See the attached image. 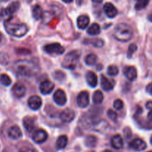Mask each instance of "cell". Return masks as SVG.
<instances>
[{
  "mask_svg": "<svg viewBox=\"0 0 152 152\" xmlns=\"http://www.w3.org/2000/svg\"><path fill=\"white\" fill-rule=\"evenodd\" d=\"M53 100L58 105L62 106L67 102L66 94L62 89H58L53 94Z\"/></svg>",
  "mask_w": 152,
  "mask_h": 152,
  "instance_id": "ba28073f",
  "label": "cell"
},
{
  "mask_svg": "<svg viewBox=\"0 0 152 152\" xmlns=\"http://www.w3.org/2000/svg\"><path fill=\"white\" fill-rule=\"evenodd\" d=\"M146 108L148 109L151 110L152 109V101H148V102L146 103Z\"/></svg>",
  "mask_w": 152,
  "mask_h": 152,
  "instance_id": "74e56055",
  "label": "cell"
},
{
  "mask_svg": "<svg viewBox=\"0 0 152 152\" xmlns=\"http://www.w3.org/2000/svg\"><path fill=\"white\" fill-rule=\"evenodd\" d=\"M111 145L115 149H121L123 147L124 142H123V137L120 134H116L111 138Z\"/></svg>",
  "mask_w": 152,
  "mask_h": 152,
  "instance_id": "ffe728a7",
  "label": "cell"
},
{
  "mask_svg": "<svg viewBox=\"0 0 152 152\" xmlns=\"http://www.w3.org/2000/svg\"><path fill=\"white\" fill-rule=\"evenodd\" d=\"M149 3V0H137L135 4V9L137 10H141L145 8Z\"/></svg>",
  "mask_w": 152,
  "mask_h": 152,
  "instance_id": "f546056e",
  "label": "cell"
},
{
  "mask_svg": "<svg viewBox=\"0 0 152 152\" xmlns=\"http://www.w3.org/2000/svg\"><path fill=\"white\" fill-rule=\"evenodd\" d=\"M107 73L111 77H115L119 74V69L116 65H110L107 70Z\"/></svg>",
  "mask_w": 152,
  "mask_h": 152,
  "instance_id": "4dcf8cb0",
  "label": "cell"
},
{
  "mask_svg": "<svg viewBox=\"0 0 152 152\" xmlns=\"http://www.w3.org/2000/svg\"><path fill=\"white\" fill-rule=\"evenodd\" d=\"M42 99L37 95H34L31 96V97L28 99V104L29 105L30 108L34 111H37V110L39 109L42 106Z\"/></svg>",
  "mask_w": 152,
  "mask_h": 152,
  "instance_id": "30bf717a",
  "label": "cell"
},
{
  "mask_svg": "<svg viewBox=\"0 0 152 152\" xmlns=\"http://www.w3.org/2000/svg\"><path fill=\"white\" fill-rule=\"evenodd\" d=\"M75 117V113L73 110L66 108L60 113L59 118L64 123H71Z\"/></svg>",
  "mask_w": 152,
  "mask_h": 152,
  "instance_id": "8fae6325",
  "label": "cell"
},
{
  "mask_svg": "<svg viewBox=\"0 0 152 152\" xmlns=\"http://www.w3.org/2000/svg\"><path fill=\"white\" fill-rule=\"evenodd\" d=\"M107 116H108V118H109L110 120L113 122L117 121V117H118L117 112L114 111H113V110H111V109L108 110V112H107Z\"/></svg>",
  "mask_w": 152,
  "mask_h": 152,
  "instance_id": "d6a6232c",
  "label": "cell"
},
{
  "mask_svg": "<svg viewBox=\"0 0 152 152\" xmlns=\"http://www.w3.org/2000/svg\"><path fill=\"white\" fill-rule=\"evenodd\" d=\"M96 142H97V139L96 137L93 136V135L88 136L85 140V143L88 147H94L96 145Z\"/></svg>",
  "mask_w": 152,
  "mask_h": 152,
  "instance_id": "83f0119b",
  "label": "cell"
},
{
  "mask_svg": "<svg viewBox=\"0 0 152 152\" xmlns=\"http://www.w3.org/2000/svg\"><path fill=\"white\" fill-rule=\"evenodd\" d=\"M148 20L150 21V22H152V13H151V14H150L149 16H148Z\"/></svg>",
  "mask_w": 152,
  "mask_h": 152,
  "instance_id": "b9f144b4",
  "label": "cell"
},
{
  "mask_svg": "<svg viewBox=\"0 0 152 152\" xmlns=\"http://www.w3.org/2000/svg\"><path fill=\"white\" fill-rule=\"evenodd\" d=\"M133 35L132 28L126 23H120L116 26L114 31V37L117 40L120 42L129 41Z\"/></svg>",
  "mask_w": 152,
  "mask_h": 152,
  "instance_id": "3957f363",
  "label": "cell"
},
{
  "mask_svg": "<svg viewBox=\"0 0 152 152\" xmlns=\"http://www.w3.org/2000/svg\"><path fill=\"white\" fill-rule=\"evenodd\" d=\"M23 126L27 132H31L35 129V120L31 117H25L23 119Z\"/></svg>",
  "mask_w": 152,
  "mask_h": 152,
  "instance_id": "ac0fdd59",
  "label": "cell"
},
{
  "mask_svg": "<svg viewBox=\"0 0 152 152\" xmlns=\"http://www.w3.org/2000/svg\"><path fill=\"white\" fill-rule=\"evenodd\" d=\"M101 86L104 91H109L114 88V81L108 80L105 76L102 75L101 76Z\"/></svg>",
  "mask_w": 152,
  "mask_h": 152,
  "instance_id": "e0dca14e",
  "label": "cell"
},
{
  "mask_svg": "<svg viewBox=\"0 0 152 152\" xmlns=\"http://www.w3.org/2000/svg\"><path fill=\"white\" fill-rule=\"evenodd\" d=\"M12 91L16 97L21 98L25 96L26 94V88L22 83H17L13 86Z\"/></svg>",
  "mask_w": 152,
  "mask_h": 152,
  "instance_id": "4fadbf2b",
  "label": "cell"
},
{
  "mask_svg": "<svg viewBox=\"0 0 152 152\" xmlns=\"http://www.w3.org/2000/svg\"><path fill=\"white\" fill-rule=\"evenodd\" d=\"M32 14L34 19H37V20H39V19H42V18L43 17L44 12H43L42 7H40L38 4H36V5L34 6V7H33Z\"/></svg>",
  "mask_w": 152,
  "mask_h": 152,
  "instance_id": "603a6c76",
  "label": "cell"
},
{
  "mask_svg": "<svg viewBox=\"0 0 152 152\" xmlns=\"http://www.w3.org/2000/svg\"><path fill=\"white\" fill-rule=\"evenodd\" d=\"M104 96L101 91H96L93 94V102L94 104L99 105L103 101Z\"/></svg>",
  "mask_w": 152,
  "mask_h": 152,
  "instance_id": "484cf974",
  "label": "cell"
},
{
  "mask_svg": "<svg viewBox=\"0 0 152 152\" xmlns=\"http://www.w3.org/2000/svg\"><path fill=\"white\" fill-rule=\"evenodd\" d=\"M91 1L94 3H101L102 1V0H91Z\"/></svg>",
  "mask_w": 152,
  "mask_h": 152,
  "instance_id": "ab89813d",
  "label": "cell"
},
{
  "mask_svg": "<svg viewBox=\"0 0 152 152\" xmlns=\"http://www.w3.org/2000/svg\"><path fill=\"white\" fill-rule=\"evenodd\" d=\"M129 146H130L132 149L135 150V151H141L145 150V148H146L147 145L146 143H145L142 140L140 139V138H137V139L133 140L129 143Z\"/></svg>",
  "mask_w": 152,
  "mask_h": 152,
  "instance_id": "7c38bea8",
  "label": "cell"
},
{
  "mask_svg": "<svg viewBox=\"0 0 152 152\" xmlns=\"http://www.w3.org/2000/svg\"><path fill=\"white\" fill-rule=\"evenodd\" d=\"M68 137L66 135H61L58 137L57 140H56V148L57 149L61 150L63 149L66 147L67 144H68Z\"/></svg>",
  "mask_w": 152,
  "mask_h": 152,
  "instance_id": "7402d4cb",
  "label": "cell"
},
{
  "mask_svg": "<svg viewBox=\"0 0 152 152\" xmlns=\"http://www.w3.org/2000/svg\"><path fill=\"white\" fill-rule=\"evenodd\" d=\"M80 57V53L79 50H73L65 55L62 62V67L68 69H74L77 67V62Z\"/></svg>",
  "mask_w": 152,
  "mask_h": 152,
  "instance_id": "277c9868",
  "label": "cell"
},
{
  "mask_svg": "<svg viewBox=\"0 0 152 152\" xmlns=\"http://www.w3.org/2000/svg\"><path fill=\"white\" fill-rule=\"evenodd\" d=\"M86 80H87L88 84L91 87L94 88L97 86V76H96V74L94 73L93 71H88V72L86 74Z\"/></svg>",
  "mask_w": 152,
  "mask_h": 152,
  "instance_id": "44dd1931",
  "label": "cell"
},
{
  "mask_svg": "<svg viewBox=\"0 0 152 152\" xmlns=\"http://www.w3.org/2000/svg\"><path fill=\"white\" fill-rule=\"evenodd\" d=\"M9 63V56L6 53L0 52V65H6Z\"/></svg>",
  "mask_w": 152,
  "mask_h": 152,
  "instance_id": "1f68e13d",
  "label": "cell"
},
{
  "mask_svg": "<svg viewBox=\"0 0 152 152\" xmlns=\"http://www.w3.org/2000/svg\"><path fill=\"white\" fill-rule=\"evenodd\" d=\"M103 152H113V151H110V150H105V151H104Z\"/></svg>",
  "mask_w": 152,
  "mask_h": 152,
  "instance_id": "ee69618b",
  "label": "cell"
},
{
  "mask_svg": "<svg viewBox=\"0 0 152 152\" xmlns=\"http://www.w3.org/2000/svg\"><path fill=\"white\" fill-rule=\"evenodd\" d=\"M97 61V56L96 54L94 53H90L88 56H86V59H85V62H86V65H89V66H93L96 63Z\"/></svg>",
  "mask_w": 152,
  "mask_h": 152,
  "instance_id": "4316f807",
  "label": "cell"
},
{
  "mask_svg": "<svg viewBox=\"0 0 152 152\" xmlns=\"http://www.w3.org/2000/svg\"><path fill=\"white\" fill-rule=\"evenodd\" d=\"M19 152H37L35 149H34L33 148L31 147H22L20 149Z\"/></svg>",
  "mask_w": 152,
  "mask_h": 152,
  "instance_id": "d590c367",
  "label": "cell"
},
{
  "mask_svg": "<svg viewBox=\"0 0 152 152\" xmlns=\"http://www.w3.org/2000/svg\"><path fill=\"white\" fill-rule=\"evenodd\" d=\"M0 83L4 86H9L11 84V79L7 74H2L0 75Z\"/></svg>",
  "mask_w": 152,
  "mask_h": 152,
  "instance_id": "f1b7e54d",
  "label": "cell"
},
{
  "mask_svg": "<svg viewBox=\"0 0 152 152\" xmlns=\"http://www.w3.org/2000/svg\"><path fill=\"white\" fill-rule=\"evenodd\" d=\"M148 118L150 120H152V109H151V111H150V112L148 113Z\"/></svg>",
  "mask_w": 152,
  "mask_h": 152,
  "instance_id": "f35d334b",
  "label": "cell"
},
{
  "mask_svg": "<svg viewBox=\"0 0 152 152\" xmlns=\"http://www.w3.org/2000/svg\"><path fill=\"white\" fill-rule=\"evenodd\" d=\"M103 8L105 14H106V16H108V18H114L117 16V13H118L117 9L116 8V7L112 4V3H105Z\"/></svg>",
  "mask_w": 152,
  "mask_h": 152,
  "instance_id": "5bb4252c",
  "label": "cell"
},
{
  "mask_svg": "<svg viewBox=\"0 0 152 152\" xmlns=\"http://www.w3.org/2000/svg\"><path fill=\"white\" fill-rule=\"evenodd\" d=\"M77 105L80 108H85L89 105V94L87 91H82L77 96Z\"/></svg>",
  "mask_w": 152,
  "mask_h": 152,
  "instance_id": "52a82bcc",
  "label": "cell"
},
{
  "mask_svg": "<svg viewBox=\"0 0 152 152\" xmlns=\"http://www.w3.org/2000/svg\"><path fill=\"white\" fill-rule=\"evenodd\" d=\"M32 139L36 143L41 144L45 142L48 139V134L43 129H38L34 132L32 136Z\"/></svg>",
  "mask_w": 152,
  "mask_h": 152,
  "instance_id": "8992f818",
  "label": "cell"
},
{
  "mask_svg": "<svg viewBox=\"0 0 152 152\" xmlns=\"http://www.w3.org/2000/svg\"><path fill=\"white\" fill-rule=\"evenodd\" d=\"M44 50L49 54L60 55L65 52V48L59 43H50L46 45L44 47Z\"/></svg>",
  "mask_w": 152,
  "mask_h": 152,
  "instance_id": "5b68a950",
  "label": "cell"
},
{
  "mask_svg": "<svg viewBox=\"0 0 152 152\" xmlns=\"http://www.w3.org/2000/svg\"><path fill=\"white\" fill-rule=\"evenodd\" d=\"M86 40L85 43L91 45L95 48H102L104 45V41L101 39H88Z\"/></svg>",
  "mask_w": 152,
  "mask_h": 152,
  "instance_id": "d4e9b609",
  "label": "cell"
},
{
  "mask_svg": "<svg viewBox=\"0 0 152 152\" xmlns=\"http://www.w3.org/2000/svg\"><path fill=\"white\" fill-rule=\"evenodd\" d=\"M148 152H152V151H148Z\"/></svg>",
  "mask_w": 152,
  "mask_h": 152,
  "instance_id": "681fc988",
  "label": "cell"
},
{
  "mask_svg": "<svg viewBox=\"0 0 152 152\" xmlns=\"http://www.w3.org/2000/svg\"><path fill=\"white\" fill-rule=\"evenodd\" d=\"M13 69L18 74L24 77H32L39 71L34 62L28 60H19L13 65Z\"/></svg>",
  "mask_w": 152,
  "mask_h": 152,
  "instance_id": "6da1fadb",
  "label": "cell"
},
{
  "mask_svg": "<svg viewBox=\"0 0 152 152\" xmlns=\"http://www.w3.org/2000/svg\"><path fill=\"white\" fill-rule=\"evenodd\" d=\"M151 143L152 144V136H151Z\"/></svg>",
  "mask_w": 152,
  "mask_h": 152,
  "instance_id": "bcb514c9",
  "label": "cell"
},
{
  "mask_svg": "<svg viewBox=\"0 0 152 152\" xmlns=\"http://www.w3.org/2000/svg\"><path fill=\"white\" fill-rule=\"evenodd\" d=\"M146 91L148 92L149 94L152 95V83H149V84L146 86Z\"/></svg>",
  "mask_w": 152,
  "mask_h": 152,
  "instance_id": "8d00e7d4",
  "label": "cell"
},
{
  "mask_svg": "<svg viewBox=\"0 0 152 152\" xmlns=\"http://www.w3.org/2000/svg\"><path fill=\"white\" fill-rule=\"evenodd\" d=\"M8 0H0V1H3V2H5V1H7Z\"/></svg>",
  "mask_w": 152,
  "mask_h": 152,
  "instance_id": "f6af8a7d",
  "label": "cell"
},
{
  "mask_svg": "<svg viewBox=\"0 0 152 152\" xmlns=\"http://www.w3.org/2000/svg\"><path fill=\"white\" fill-rule=\"evenodd\" d=\"M62 1H63L64 2H65V3H71V2H72L73 0H62Z\"/></svg>",
  "mask_w": 152,
  "mask_h": 152,
  "instance_id": "60d3db41",
  "label": "cell"
},
{
  "mask_svg": "<svg viewBox=\"0 0 152 152\" xmlns=\"http://www.w3.org/2000/svg\"><path fill=\"white\" fill-rule=\"evenodd\" d=\"M124 74L126 78L130 81H134L137 77V72L134 66H126L124 69Z\"/></svg>",
  "mask_w": 152,
  "mask_h": 152,
  "instance_id": "2e32d148",
  "label": "cell"
},
{
  "mask_svg": "<svg viewBox=\"0 0 152 152\" xmlns=\"http://www.w3.org/2000/svg\"><path fill=\"white\" fill-rule=\"evenodd\" d=\"M89 22H90V19H89L87 15H80L77 18V27L81 30H84L87 28V27L89 25Z\"/></svg>",
  "mask_w": 152,
  "mask_h": 152,
  "instance_id": "d6986e66",
  "label": "cell"
},
{
  "mask_svg": "<svg viewBox=\"0 0 152 152\" xmlns=\"http://www.w3.org/2000/svg\"><path fill=\"white\" fill-rule=\"evenodd\" d=\"M4 25L7 34L15 37H24L28 31V28L26 24L12 22L11 18L6 19Z\"/></svg>",
  "mask_w": 152,
  "mask_h": 152,
  "instance_id": "7a4b0ae2",
  "label": "cell"
},
{
  "mask_svg": "<svg viewBox=\"0 0 152 152\" xmlns=\"http://www.w3.org/2000/svg\"><path fill=\"white\" fill-rule=\"evenodd\" d=\"M7 134L11 139L18 140L22 137V132L19 126H13L8 129Z\"/></svg>",
  "mask_w": 152,
  "mask_h": 152,
  "instance_id": "9a60e30c",
  "label": "cell"
},
{
  "mask_svg": "<svg viewBox=\"0 0 152 152\" xmlns=\"http://www.w3.org/2000/svg\"><path fill=\"white\" fill-rule=\"evenodd\" d=\"M101 31L100 26L99 25V24L97 23H94L88 28L87 33L91 36H96L99 34Z\"/></svg>",
  "mask_w": 152,
  "mask_h": 152,
  "instance_id": "cb8c5ba5",
  "label": "cell"
},
{
  "mask_svg": "<svg viewBox=\"0 0 152 152\" xmlns=\"http://www.w3.org/2000/svg\"><path fill=\"white\" fill-rule=\"evenodd\" d=\"M1 39H2V35H1V34L0 33V42L1 41Z\"/></svg>",
  "mask_w": 152,
  "mask_h": 152,
  "instance_id": "7bdbcfd3",
  "label": "cell"
},
{
  "mask_svg": "<svg viewBox=\"0 0 152 152\" xmlns=\"http://www.w3.org/2000/svg\"><path fill=\"white\" fill-rule=\"evenodd\" d=\"M114 107L116 110L119 111L123 108V102L120 99H117L114 101Z\"/></svg>",
  "mask_w": 152,
  "mask_h": 152,
  "instance_id": "e575fe53",
  "label": "cell"
},
{
  "mask_svg": "<svg viewBox=\"0 0 152 152\" xmlns=\"http://www.w3.org/2000/svg\"><path fill=\"white\" fill-rule=\"evenodd\" d=\"M28 1H31V0H28Z\"/></svg>",
  "mask_w": 152,
  "mask_h": 152,
  "instance_id": "c3c4849f",
  "label": "cell"
},
{
  "mask_svg": "<svg viewBox=\"0 0 152 152\" xmlns=\"http://www.w3.org/2000/svg\"><path fill=\"white\" fill-rule=\"evenodd\" d=\"M137 49V47L135 44H131L129 47V50H128V57L131 58L132 56V55L134 54L135 51Z\"/></svg>",
  "mask_w": 152,
  "mask_h": 152,
  "instance_id": "836d02e7",
  "label": "cell"
},
{
  "mask_svg": "<svg viewBox=\"0 0 152 152\" xmlns=\"http://www.w3.org/2000/svg\"><path fill=\"white\" fill-rule=\"evenodd\" d=\"M0 104H1V100H0Z\"/></svg>",
  "mask_w": 152,
  "mask_h": 152,
  "instance_id": "7dc6e473",
  "label": "cell"
},
{
  "mask_svg": "<svg viewBox=\"0 0 152 152\" xmlns=\"http://www.w3.org/2000/svg\"><path fill=\"white\" fill-rule=\"evenodd\" d=\"M53 88H54V83L48 80L42 81L39 86L40 92L44 95H47L51 93Z\"/></svg>",
  "mask_w": 152,
  "mask_h": 152,
  "instance_id": "9c48e42d",
  "label": "cell"
}]
</instances>
